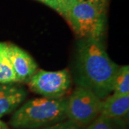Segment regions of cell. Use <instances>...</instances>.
Masks as SVG:
<instances>
[{"label":"cell","mask_w":129,"mask_h":129,"mask_svg":"<svg viewBox=\"0 0 129 129\" xmlns=\"http://www.w3.org/2000/svg\"><path fill=\"white\" fill-rule=\"evenodd\" d=\"M120 66L111 60L102 39L79 41L75 64V80L103 100L112 92L115 75Z\"/></svg>","instance_id":"obj_1"},{"label":"cell","mask_w":129,"mask_h":129,"mask_svg":"<svg viewBox=\"0 0 129 129\" xmlns=\"http://www.w3.org/2000/svg\"><path fill=\"white\" fill-rule=\"evenodd\" d=\"M67 98L42 97L26 102L14 111L9 125L16 129H37L63 121L66 116Z\"/></svg>","instance_id":"obj_2"},{"label":"cell","mask_w":129,"mask_h":129,"mask_svg":"<svg viewBox=\"0 0 129 129\" xmlns=\"http://www.w3.org/2000/svg\"><path fill=\"white\" fill-rule=\"evenodd\" d=\"M61 15L80 40L102 39L105 34L106 9L74 0Z\"/></svg>","instance_id":"obj_3"},{"label":"cell","mask_w":129,"mask_h":129,"mask_svg":"<svg viewBox=\"0 0 129 129\" xmlns=\"http://www.w3.org/2000/svg\"><path fill=\"white\" fill-rule=\"evenodd\" d=\"M102 103L94 92L77 86L68 98L67 118L81 128L88 125L100 115Z\"/></svg>","instance_id":"obj_4"},{"label":"cell","mask_w":129,"mask_h":129,"mask_svg":"<svg viewBox=\"0 0 129 129\" xmlns=\"http://www.w3.org/2000/svg\"><path fill=\"white\" fill-rule=\"evenodd\" d=\"M30 90L42 97L62 98L68 92L72 77L68 69L57 71L37 70L28 81Z\"/></svg>","instance_id":"obj_5"},{"label":"cell","mask_w":129,"mask_h":129,"mask_svg":"<svg viewBox=\"0 0 129 129\" xmlns=\"http://www.w3.org/2000/svg\"><path fill=\"white\" fill-rule=\"evenodd\" d=\"M8 50L18 83H28L37 72L38 67L36 62L26 51L14 44L8 43Z\"/></svg>","instance_id":"obj_6"},{"label":"cell","mask_w":129,"mask_h":129,"mask_svg":"<svg viewBox=\"0 0 129 129\" xmlns=\"http://www.w3.org/2000/svg\"><path fill=\"white\" fill-rule=\"evenodd\" d=\"M27 95L26 90L20 85L0 84V118L16 111Z\"/></svg>","instance_id":"obj_7"},{"label":"cell","mask_w":129,"mask_h":129,"mask_svg":"<svg viewBox=\"0 0 129 129\" xmlns=\"http://www.w3.org/2000/svg\"><path fill=\"white\" fill-rule=\"evenodd\" d=\"M129 94L113 93L103 100L100 115L112 120L125 118L128 115Z\"/></svg>","instance_id":"obj_8"},{"label":"cell","mask_w":129,"mask_h":129,"mask_svg":"<svg viewBox=\"0 0 129 129\" xmlns=\"http://www.w3.org/2000/svg\"><path fill=\"white\" fill-rule=\"evenodd\" d=\"M18 83L8 50V43L0 42V84Z\"/></svg>","instance_id":"obj_9"},{"label":"cell","mask_w":129,"mask_h":129,"mask_svg":"<svg viewBox=\"0 0 129 129\" xmlns=\"http://www.w3.org/2000/svg\"><path fill=\"white\" fill-rule=\"evenodd\" d=\"M112 92L115 94H129V66L119 67L113 83Z\"/></svg>","instance_id":"obj_10"},{"label":"cell","mask_w":129,"mask_h":129,"mask_svg":"<svg viewBox=\"0 0 129 129\" xmlns=\"http://www.w3.org/2000/svg\"><path fill=\"white\" fill-rule=\"evenodd\" d=\"M113 120L99 115L96 119L88 125L86 129H113Z\"/></svg>","instance_id":"obj_11"},{"label":"cell","mask_w":129,"mask_h":129,"mask_svg":"<svg viewBox=\"0 0 129 129\" xmlns=\"http://www.w3.org/2000/svg\"><path fill=\"white\" fill-rule=\"evenodd\" d=\"M40 129H83V128L75 124L70 120H68L65 121H61L55 124L51 125L50 126H47Z\"/></svg>","instance_id":"obj_12"},{"label":"cell","mask_w":129,"mask_h":129,"mask_svg":"<svg viewBox=\"0 0 129 129\" xmlns=\"http://www.w3.org/2000/svg\"><path fill=\"white\" fill-rule=\"evenodd\" d=\"M75 1L87 3L89 5H93V6L105 9H107V7L108 5V2H109V0H75Z\"/></svg>","instance_id":"obj_13"},{"label":"cell","mask_w":129,"mask_h":129,"mask_svg":"<svg viewBox=\"0 0 129 129\" xmlns=\"http://www.w3.org/2000/svg\"><path fill=\"white\" fill-rule=\"evenodd\" d=\"M74 0H56L57 6H58V10L57 12L61 15L62 13L64 11L68 6H69Z\"/></svg>","instance_id":"obj_14"},{"label":"cell","mask_w":129,"mask_h":129,"mask_svg":"<svg viewBox=\"0 0 129 129\" xmlns=\"http://www.w3.org/2000/svg\"><path fill=\"white\" fill-rule=\"evenodd\" d=\"M37 1H39L40 2H42L44 5L48 6L49 7L55 10L56 12H57V10H58V6H57V3L56 0H37Z\"/></svg>","instance_id":"obj_15"},{"label":"cell","mask_w":129,"mask_h":129,"mask_svg":"<svg viewBox=\"0 0 129 129\" xmlns=\"http://www.w3.org/2000/svg\"><path fill=\"white\" fill-rule=\"evenodd\" d=\"M6 128V126H5V125L2 123V122H1L0 121V129H5Z\"/></svg>","instance_id":"obj_16"}]
</instances>
